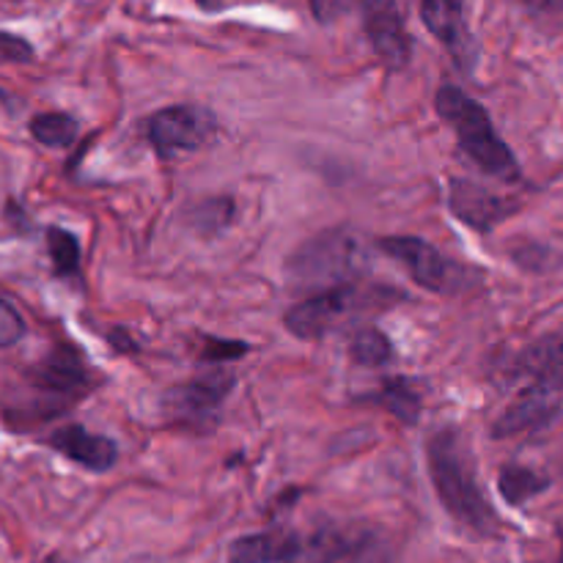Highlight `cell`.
Masks as SVG:
<instances>
[{
    "instance_id": "6da1fadb",
    "label": "cell",
    "mask_w": 563,
    "mask_h": 563,
    "mask_svg": "<svg viewBox=\"0 0 563 563\" xmlns=\"http://www.w3.org/2000/svg\"><path fill=\"white\" fill-rule=\"evenodd\" d=\"M427 467L443 509L476 537L498 533V515L478 487L471 449L456 429H438L427 440Z\"/></svg>"
},
{
    "instance_id": "7a4b0ae2",
    "label": "cell",
    "mask_w": 563,
    "mask_h": 563,
    "mask_svg": "<svg viewBox=\"0 0 563 563\" xmlns=\"http://www.w3.org/2000/svg\"><path fill=\"white\" fill-rule=\"evenodd\" d=\"M517 372L526 388L506 405L495 423V438L537 432L559 416L563 405V335H548L522 352Z\"/></svg>"
},
{
    "instance_id": "3957f363",
    "label": "cell",
    "mask_w": 563,
    "mask_h": 563,
    "mask_svg": "<svg viewBox=\"0 0 563 563\" xmlns=\"http://www.w3.org/2000/svg\"><path fill=\"white\" fill-rule=\"evenodd\" d=\"M434 108H438L440 119L449 121L454 126V135L460 141L462 152L473 159L482 170L498 179H517L520 176V165L511 148L506 146L504 137L495 132L493 119L487 110L467 97L462 88L443 86L434 97Z\"/></svg>"
},
{
    "instance_id": "277c9868",
    "label": "cell",
    "mask_w": 563,
    "mask_h": 563,
    "mask_svg": "<svg viewBox=\"0 0 563 563\" xmlns=\"http://www.w3.org/2000/svg\"><path fill=\"white\" fill-rule=\"evenodd\" d=\"M361 267V253L352 236L346 234H322L300 247L289 262L291 278L308 289H333L344 286L350 275Z\"/></svg>"
},
{
    "instance_id": "5b68a950",
    "label": "cell",
    "mask_w": 563,
    "mask_h": 563,
    "mask_svg": "<svg viewBox=\"0 0 563 563\" xmlns=\"http://www.w3.org/2000/svg\"><path fill=\"white\" fill-rule=\"evenodd\" d=\"M146 135L159 157H174L181 152H198L218 135V121L212 113L192 104H170L152 113Z\"/></svg>"
},
{
    "instance_id": "8992f818",
    "label": "cell",
    "mask_w": 563,
    "mask_h": 563,
    "mask_svg": "<svg viewBox=\"0 0 563 563\" xmlns=\"http://www.w3.org/2000/svg\"><path fill=\"white\" fill-rule=\"evenodd\" d=\"M234 385H236L234 372H225V368H209V372L201 374V377L170 388L163 401L165 412H168L174 421L190 423V427H198V423L203 421H214V416L220 412L223 401L229 399Z\"/></svg>"
},
{
    "instance_id": "52a82bcc",
    "label": "cell",
    "mask_w": 563,
    "mask_h": 563,
    "mask_svg": "<svg viewBox=\"0 0 563 563\" xmlns=\"http://www.w3.org/2000/svg\"><path fill=\"white\" fill-rule=\"evenodd\" d=\"M379 251L396 258L410 273V278L429 291L454 289L456 278H460V269L438 247L418 236H383Z\"/></svg>"
},
{
    "instance_id": "ba28073f",
    "label": "cell",
    "mask_w": 563,
    "mask_h": 563,
    "mask_svg": "<svg viewBox=\"0 0 563 563\" xmlns=\"http://www.w3.org/2000/svg\"><path fill=\"white\" fill-rule=\"evenodd\" d=\"M357 291L352 286H333V289H322L313 297H306L297 302L289 313L284 317L286 330L302 341H317L328 335L352 308L357 306Z\"/></svg>"
},
{
    "instance_id": "9c48e42d",
    "label": "cell",
    "mask_w": 563,
    "mask_h": 563,
    "mask_svg": "<svg viewBox=\"0 0 563 563\" xmlns=\"http://www.w3.org/2000/svg\"><path fill=\"white\" fill-rule=\"evenodd\" d=\"M361 9L374 53L394 69L407 66L412 49L396 0H361Z\"/></svg>"
},
{
    "instance_id": "30bf717a",
    "label": "cell",
    "mask_w": 563,
    "mask_h": 563,
    "mask_svg": "<svg viewBox=\"0 0 563 563\" xmlns=\"http://www.w3.org/2000/svg\"><path fill=\"white\" fill-rule=\"evenodd\" d=\"M308 533L291 528L240 537L229 544V563H306Z\"/></svg>"
},
{
    "instance_id": "8fae6325",
    "label": "cell",
    "mask_w": 563,
    "mask_h": 563,
    "mask_svg": "<svg viewBox=\"0 0 563 563\" xmlns=\"http://www.w3.org/2000/svg\"><path fill=\"white\" fill-rule=\"evenodd\" d=\"M449 207L454 218L473 231H493L511 212V203L506 198L495 196L487 187L467 179L451 181Z\"/></svg>"
},
{
    "instance_id": "7c38bea8",
    "label": "cell",
    "mask_w": 563,
    "mask_h": 563,
    "mask_svg": "<svg viewBox=\"0 0 563 563\" xmlns=\"http://www.w3.org/2000/svg\"><path fill=\"white\" fill-rule=\"evenodd\" d=\"M47 445L91 473H108L115 465V460H119V449H115L113 440L104 438V434L88 432V429L77 427V423L55 429L49 434Z\"/></svg>"
},
{
    "instance_id": "4fadbf2b",
    "label": "cell",
    "mask_w": 563,
    "mask_h": 563,
    "mask_svg": "<svg viewBox=\"0 0 563 563\" xmlns=\"http://www.w3.org/2000/svg\"><path fill=\"white\" fill-rule=\"evenodd\" d=\"M421 20L427 31L449 47L456 64H471L476 55V44L467 33L462 0H421Z\"/></svg>"
},
{
    "instance_id": "5bb4252c",
    "label": "cell",
    "mask_w": 563,
    "mask_h": 563,
    "mask_svg": "<svg viewBox=\"0 0 563 563\" xmlns=\"http://www.w3.org/2000/svg\"><path fill=\"white\" fill-rule=\"evenodd\" d=\"M31 383L44 394H80L88 383L86 363L71 346H58L38 366H33Z\"/></svg>"
},
{
    "instance_id": "9a60e30c",
    "label": "cell",
    "mask_w": 563,
    "mask_h": 563,
    "mask_svg": "<svg viewBox=\"0 0 563 563\" xmlns=\"http://www.w3.org/2000/svg\"><path fill=\"white\" fill-rule=\"evenodd\" d=\"M498 489L506 504L522 506L531 498H537V495L548 493L550 478L526 465H506L498 476Z\"/></svg>"
},
{
    "instance_id": "2e32d148",
    "label": "cell",
    "mask_w": 563,
    "mask_h": 563,
    "mask_svg": "<svg viewBox=\"0 0 563 563\" xmlns=\"http://www.w3.org/2000/svg\"><path fill=\"white\" fill-rule=\"evenodd\" d=\"M374 401L383 405L401 423H416L421 416V390L410 379H385Z\"/></svg>"
},
{
    "instance_id": "e0dca14e",
    "label": "cell",
    "mask_w": 563,
    "mask_h": 563,
    "mask_svg": "<svg viewBox=\"0 0 563 563\" xmlns=\"http://www.w3.org/2000/svg\"><path fill=\"white\" fill-rule=\"evenodd\" d=\"M31 135H33V141H38L42 146L66 148L75 143L77 121L71 119L69 113H58V110L38 113L31 119Z\"/></svg>"
},
{
    "instance_id": "ac0fdd59",
    "label": "cell",
    "mask_w": 563,
    "mask_h": 563,
    "mask_svg": "<svg viewBox=\"0 0 563 563\" xmlns=\"http://www.w3.org/2000/svg\"><path fill=\"white\" fill-rule=\"evenodd\" d=\"M234 220V201L231 198H207L187 212V225L198 234H218Z\"/></svg>"
},
{
    "instance_id": "d6986e66",
    "label": "cell",
    "mask_w": 563,
    "mask_h": 563,
    "mask_svg": "<svg viewBox=\"0 0 563 563\" xmlns=\"http://www.w3.org/2000/svg\"><path fill=\"white\" fill-rule=\"evenodd\" d=\"M47 251L53 258L55 275L71 278V275L80 273V242L71 231L58 229V225L47 229Z\"/></svg>"
},
{
    "instance_id": "ffe728a7",
    "label": "cell",
    "mask_w": 563,
    "mask_h": 563,
    "mask_svg": "<svg viewBox=\"0 0 563 563\" xmlns=\"http://www.w3.org/2000/svg\"><path fill=\"white\" fill-rule=\"evenodd\" d=\"M350 355L352 361L361 363V366H385L394 355L390 350V341L379 333L377 328H363L352 335L350 341Z\"/></svg>"
},
{
    "instance_id": "44dd1931",
    "label": "cell",
    "mask_w": 563,
    "mask_h": 563,
    "mask_svg": "<svg viewBox=\"0 0 563 563\" xmlns=\"http://www.w3.org/2000/svg\"><path fill=\"white\" fill-rule=\"evenodd\" d=\"M36 49L27 38L0 31V64H31Z\"/></svg>"
},
{
    "instance_id": "7402d4cb",
    "label": "cell",
    "mask_w": 563,
    "mask_h": 563,
    "mask_svg": "<svg viewBox=\"0 0 563 563\" xmlns=\"http://www.w3.org/2000/svg\"><path fill=\"white\" fill-rule=\"evenodd\" d=\"M25 335V322L11 302L0 300V350H9Z\"/></svg>"
},
{
    "instance_id": "603a6c76",
    "label": "cell",
    "mask_w": 563,
    "mask_h": 563,
    "mask_svg": "<svg viewBox=\"0 0 563 563\" xmlns=\"http://www.w3.org/2000/svg\"><path fill=\"white\" fill-rule=\"evenodd\" d=\"M245 352H247V344H242V341L207 339V346H203V361L223 363V361H231V357H242Z\"/></svg>"
},
{
    "instance_id": "cb8c5ba5",
    "label": "cell",
    "mask_w": 563,
    "mask_h": 563,
    "mask_svg": "<svg viewBox=\"0 0 563 563\" xmlns=\"http://www.w3.org/2000/svg\"><path fill=\"white\" fill-rule=\"evenodd\" d=\"M311 9L319 22H333L346 11V0H311Z\"/></svg>"
},
{
    "instance_id": "d4e9b609",
    "label": "cell",
    "mask_w": 563,
    "mask_h": 563,
    "mask_svg": "<svg viewBox=\"0 0 563 563\" xmlns=\"http://www.w3.org/2000/svg\"><path fill=\"white\" fill-rule=\"evenodd\" d=\"M346 563H390V559L388 553H383V550L374 548L372 542H366Z\"/></svg>"
},
{
    "instance_id": "484cf974",
    "label": "cell",
    "mask_w": 563,
    "mask_h": 563,
    "mask_svg": "<svg viewBox=\"0 0 563 563\" xmlns=\"http://www.w3.org/2000/svg\"><path fill=\"white\" fill-rule=\"evenodd\" d=\"M522 3H526V9L531 11V14L539 16H550L563 11V0H522Z\"/></svg>"
},
{
    "instance_id": "4316f807",
    "label": "cell",
    "mask_w": 563,
    "mask_h": 563,
    "mask_svg": "<svg viewBox=\"0 0 563 563\" xmlns=\"http://www.w3.org/2000/svg\"><path fill=\"white\" fill-rule=\"evenodd\" d=\"M196 3L201 5L203 11H218V9H223L225 0H196Z\"/></svg>"
},
{
    "instance_id": "83f0119b",
    "label": "cell",
    "mask_w": 563,
    "mask_h": 563,
    "mask_svg": "<svg viewBox=\"0 0 563 563\" xmlns=\"http://www.w3.org/2000/svg\"><path fill=\"white\" fill-rule=\"evenodd\" d=\"M555 563H563V542H561V555H559V561H555Z\"/></svg>"
}]
</instances>
